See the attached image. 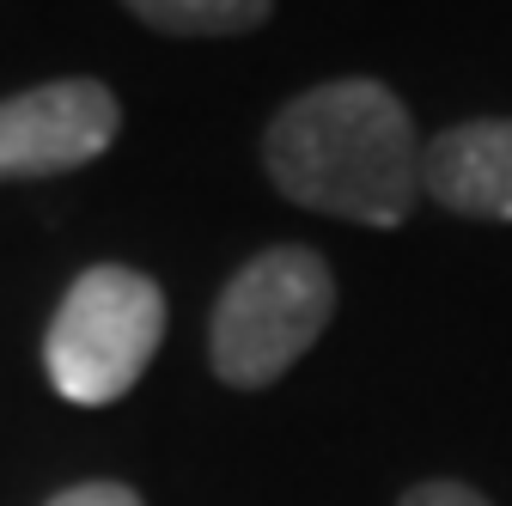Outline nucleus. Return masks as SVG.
I'll return each mask as SVG.
<instances>
[{
  "instance_id": "nucleus-7",
  "label": "nucleus",
  "mask_w": 512,
  "mask_h": 506,
  "mask_svg": "<svg viewBox=\"0 0 512 506\" xmlns=\"http://www.w3.org/2000/svg\"><path fill=\"white\" fill-rule=\"evenodd\" d=\"M397 506H494V500L476 494L470 482H445V476H439V482H415Z\"/></svg>"
},
{
  "instance_id": "nucleus-5",
  "label": "nucleus",
  "mask_w": 512,
  "mask_h": 506,
  "mask_svg": "<svg viewBox=\"0 0 512 506\" xmlns=\"http://www.w3.org/2000/svg\"><path fill=\"white\" fill-rule=\"evenodd\" d=\"M421 196L458 220L512 226V116L439 129L421 147Z\"/></svg>"
},
{
  "instance_id": "nucleus-3",
  "label": "nucleus",
  "mask_w": 512,
  "mask_h": 506,
  "mask_svg": "<svg viewBox=\"0 0 512 506\" xmlns=\"http://www.w3.org/2000/svg\"><path fill=\"white\" fill-rule=\"evenodd\" d=\"M159 342H165L159 281L122 263H98L55 305L43 336V366H49V385L68 403L104 409L135 391V378L153 366Z\"/></svg>"
},
{
  "instance_id": "nucleus-1",
  "label": "nucleus",
  "mask_w": 512,
  "mask_h": 506,
  "mask_svg": "<svg viewBox=\"0 0 512 506\" xmlns=\"http://www.w3.org/2000/svg\"><path fill=\"white\" fill-rule=\"evenodd\" d=\"M263 171L287 202L354 226H403L421 202V135L378 80H324L281 104Z\"/></svg>"
},
{
  "instance_id": "nucleus-2",
  "label": "nucleus",
  "mask_w": 512,
  "mask_h": 506,
  "mask_svg": "<svg viewBox=\"0 0 512 506\" xmlns=\"http://www.w3.org/2000/svg\"><path fill=\"white\" fill-rule=\"evenodd\" d=\"M336 318V275L305 244H275L226 281L208 330L214 378L232 391H263L287 366L305 360V348Z\"/></svg>"
},
{
  "instance_id": "nucleus-8",
  "label": "nucleus",
  "mask_w": 512,
  "mask_h": 506,
  "mask_svg": "<svg viewBox=\"0 0 512 506\" xmlns=\"http://www.w3.org/2000/svg\"><path fill=\"white\" fill-rule=\"evenodd\" d=\"M49 506H141V494L122 482H80V488H61Z\"/></svg>"
},
{
  "instance_id": "nucleus-4",
  "label": "nucleus",
  "mask_w": 512,
  "mask_h": 506,
  "mask_svg": "<svg viewBox=\"0 0 512 506\" xmlns=\"http://www.w3.org/2000/svg\"><path fill=\"white\" fill-rule=\"evenodd\" d=\"M122 129V104L104 80H49L0 98V183L61 177L92 165Z\"/></svg>"
},
{
  "instance_id": "nucleus-6",
  "label": "nucleus",
  "mask_w": 512,
  "mask_h": 506,
  "mask_svg": "<svg viewBox=\"0 0 512 506\" xmlns=\"http://www.w3.org/2000/svg\"><path fill=\"white\" fill-rule=\"evenodd\" d=\"M122 7L165 37H244L275 13V0H122Z\"/></svg>"
}]
</instances>
